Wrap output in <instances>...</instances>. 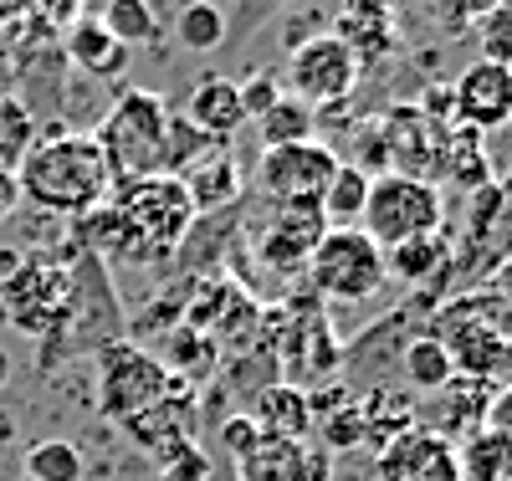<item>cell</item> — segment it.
I'll return each instance as SVG.
<instances>
[{"instance_id":"28","label":"cell","mask_w":512,"mask_h":481,"mask_svg":"<svg viewBox=\"0 0 512 481\" xmlns=\"http://www.w3.org/2000/svg\"><path fill=\"white\" fill-rule=\"evenodd\" d=\"M477 36H482V62L512 67V0H502L492 16L477 21Z\"/></svg>"},{"instance_id":"16","label":"cell","mask_w":512,"mask_h":481,"mask_svg":"<svg viewBox=\"0 0 512 481\" xmlns=\"http://www.w3.org/2000/svg\"><path fill=\"white\" fill-rule=\"evenodd\" d=\"M180 185H185V195H190V205H195V215H216V210H231L236 200H241V164L231 159V154H205L200 164H190L185 174H180Z\"/></svg>"},{"instance_id":"18","label":"cell","mask_w":512,"mask_h":481,"mask_svg":"<svg viewBox=\"0 0 512 481\" xmlns=\"http://www.w3.org/2000/svg\"><path fill=\"white\" fill-rule=\"evenodd\" d=\"M67 52L88 77H123V67H128V47H118L113 31L98 16H82L67 31Z\"/></svg>"},{"instance_id":"6","label":"cell","mask_w":512,"mask_h":481,"mask_svg":"<svg viewBox=\"0 0 512 481\" xmlns=\"http://www.w3.org/2000/svg\"><path fill=\"white\" fill-rule=\"evenodd\" d=\"M338 159L328 144L308 139V144H287V149H262V164H256V190H262L277 210H318Z\"/></svg>"},{"instance_id":"24","label":"cell","mask_w":512,"mask_h":481,"mask_svg":"<svg viewBox=\"0 0 512 481\" xmlns=\"http://www.w3.org/2000/svg\"><path fill=\"white\" fill-rule=\"evenodd\" d=\"M256 123H262V144H267V149L308 144L313 128H318V108H308V103H297L292 93H282V103H277L267 118H256Z\"/></svg>"},{"instance_id":"7","label":"cell","mask_w":512,"mask_h":481,"mask_svg":"<svg viewBox=\"0 0 512 481\" xmlns=\"http://www.w3.org/2000/svg\"><path fill=\"white\" fill-rule=\"evenodd\" d=\"M0 292H6V318L21 333H31V338L57 333L72 318V308H77L72 277L62 267H52V261H21Z\"/></svg>"},{"instance_id":"17","label":"cell","mask_w":512,"mask_h":481,"mask_svg":"<svg viewBox=\"0 0 512 481\" xmlns=\"http://www.w3.org/2000/svg\"><path fill=\"white\" fill-rule=\"evenodd\" d=\"M436 174H446V180H456L461 190H487L492 185V159H487V134H477V128H446L441 134V159H436Z\"/></svg>"},{"instance_id":"19","label":"cell","mask_w":512,"mask_h":481,"mask_svg":"<svg viewBox=\"0 0 512 481\" xmlns=\"http://www.w3.org/2000/svg\"><path fill=\"white\" fill-rule=\"evenodd\" d=\"M446 251H451V246H446L441 231H436V236H410V241H400V246L384 251V272L400 277V282H410V287H420V282L451 272V256H446Z\"/></svg>"},{"instance_id":"34","label":"cell","mask_w":512,"mask_h":481,"mask_svg":"<svg viewBox=\"0 0 512 481\" xmlns=\"http://www.w3.org/2000/svg\"><path fill=\"white\" fill-rule=\"evenodd\" d=\"M492 292L507 302V313H512V261H502V267L492 272Z\"/></svg>"},{"instance_id":"26","label":"cell","mask_w":512,"mask_h":481,"mask_svg":"<svg viewBox=\"0 0 512 481\" xmlns=\"http://www.w3.org/2000/svg\"><path fill=\"white\" fill-rule=\"evenodd\" d=\"M221 144L216 139H210V134H200V128L180 113H169V134H164V174H175V180H180V174L190 169V164H200L205 154H216Z\"/></svg>"},{"instance_id":"13","label":"cell","mask_w":512,"mask_h":481,"mask_svg":"<svg viewBox=\"0 0 512 481\" xmlns=\"http://www.w3.org/2000/svg\"><path fill=\"white\" fill-rule=\"evenodd\" d=\"M236 481H328V456L308 451V441L262 435L246 456H236Z\"/></svg>"},{"instance_id":"33","label":"cell","mask_w":512,"mask_h":481,"mask_svg":"<svg viewBox=\"0 0 512 481\" xmlns=\"http://www.w3.org/2000/svg\"><path fill=\"white\" fill-rule=\"evenodd\" d=\"M21 205V185H16V164L0 154V221H11Z\"/></svg>"},{"instance_id":"9","label":"cell","mask_w":512,"mask_h":481,"mask_svg":"<svg viewBox=\"0 0 512 481\" xmlns=\"http://www.w3.org/2000/svg\"><path fill=\"white\" fill-rule=\"evenodd\" d=\"M169 395V364L149 359L134 343H108L103 348V379H98V405L108 420H134L154 400Z\"/></svg>"},{"instance_id":"29","label":"cell","mask_w":512,"mask_h":481,"mask_svg":"<svg viewBox=\"0 0 512 481\" xmlns=\"http://www.w3.org/2000/svg\"><path fill=\"white\" fill-rule=\"evenodd\" d=\"M318 425H323V446H333V451L364 446V415H359V400L344 405V410H333V415H323Z\"/></svg>"},{"instance_id":"22","label":"cell","mask_w":512,"mask_h":481,"mask_svg":"<svg viewBox=\"0 0 512 481\" xmlns=\"http://www.w3.org/2000/svg\"><path fill=\"white\" fill-rule=\"evenodd\" d=\"M364 200H369V169H364V164H338L333 185H328V195H323V205H318L323 221H328V231L359 226Z\"/></svg>"},{"instance_id":"5","label":"cell","mask_w":512,"mask_h":481,"mask_svg":"<svg viewBox=\"0 0 512 481\" xmlns=\"http://www.w3.org/2000/svg\"><path fill=\"white\" fill-rule=\"evenodd\" d=\"M308 282L328 302H369L390 282V272H384V251L359 226H344V231H323L308 261Z\"/></svg>"},{"instance_id":"20","label":"cell","mask_w":512,"mask_h":481,"mask_svg":"<svg viewBox=\"0 0 512 481\" xmlns=\"http://www.w3.org/2000/svg\"><path fill=\"white\" fill-rule=\"evenodd\" d=\"M400 379L410 389H420V395H441V389L456 379V364L446 354V343L431 338V333H420L400 348Z\"/></svg>"},{"instance_id":"2","label":"cell","mask_w":512,"mask_h":481,"mask_svg":"<svg viewBox=\"0 0 512 481\" xmlns=\"http://www.w3.org/2000/svg\"><path fill=\"white\" fill-rule=\"evenodd\" d=\"M21 200L52 215H93L113 195V169L93 134H52L21 154L16 164Z\"/></svg>"},{"instance_id":"15","label":"cell","mask_w":512,"mask_h":481,"mask_svg":"<svg viewBox=\"0 0 512 481\" xmlns=\"http://www.w3.org/2000/svg\"><path fill=\"white\" fill-rule=\"evenodd\" d=\"M185 118L200 128V134H210L216 144H226L231 134H241V123H246L241 82H231V77H200V82L190 87Z\"/></svg>"},{"instance_id":"35","label":"cell","mask_w":512,"mask_h":481,"mask_svg":"<svg viewBox=\"0 0 512 481\" xmlns=\"http://www.w3.org/2000/svg\"><path fill=\"white\" fill-rule=\"evenodd\" d=\"M6 369H11V359H6V354H0V384H6Z\"/></svg>"},{"instance_id":"1","label":"cell","mask_w":512,"mask_h":481,"mask_svg":"<svg viewBox=\"0 0 512 481\" xmlns=\"http://www.w3.org/2000/svg\"><path fill=\"white\" fill-rule=\"evenodd\" d=\"M195 205L175 174H149V180H128L108 205L82 215V236L93 251L118 261H169L185 236L195 231Z\"/></svg>"},{"instance_id":"21","label":"cell","mask_w":512,"mask_h":481,"mask_svg":"<svg viewBox=\"0 0 512 481\" xmlns=\"http://www.w3.org/2000/svg\"><path fill=\"white\" fill-rule=\"evenodd\" d=\"M461 481H512V430H477L461 441Z\"/></svg>"},{"instance_id":"14","label":"cell","mask_w":512,"mask_h":481,"mask_svg":"<svg viewBox=\"0 0 512 481\" xmlns=\"http://www.w3.org/2000/svg\"><path fill=\"white\" fill-rule=\"evenodd\" d=\"M256 420V430L272 435V441H308L313 435V405H308V389L303 384H287V379H272L256 389V400L246 410Z\"/></svg>"},{"instance_id":"32","label":"cell","mask_w":512,"mask_h":481,"mask_svg":"<svg viewBox=\"0 0 512 481\" xmlns=\"http://www.w3.org/2000/svg\"><path fill=\"white\" fill-rule=\"evenodd\" d=\"M256 441H262V430H256L251 415H226V425H221V446H226L231 456H246Z\"/></svg>"},{"instance_id":"11","label":"cell","mask_w":512,"mask_h":481,"mask_svg":"<svg viewBox=\"0 0 512 481\" xmlns=\"http://www.w3.org/2000/svg\"><path fill=\"white\" fill-rule=\"evenodd\" d=\"M456 123L461 128H477V134H492V128H507L512 123V67H497V62H472L456 87Z\"/></svg>"},{"instance_id":"25","label":"cell","mask_w":512,"mask_h":481,"mask_svg":"<svg viewBox=\"0 0 512 481\" xmlns=\"http://www.w3.org/2000/svg\"><path fill=\"white\" fill-rule=\"evenodd\" d=\"M118 47H149V41H159V16L149 0H108L103 16H98Z\"/></svg>"},{"instance_id":"4","label":"cell","mask_w":512,"mask_h":481,"mask_svg":"<svg viewBox=\"0 0 512 481\" xmlns=\"http://www.w3.org/2000/svg\"><path fill=\"white\" fill-rule=\"evenodd\" d=\"M441 221H446V205H441V190L431 180H410V174H374L369 180L359 231L379 251H390L410 236H436Z\"/></svg>"},{"instance_id":"31","label":"cell","mask_w":512,"mask_h":481,"mask_svg":"<svg viewBox=\"0 0 512 481\" xmlns=\"http://www.w3.org/2000/svg\"><path fill=\"white\" fill-rule=\"evenodd\" d=\"M277 103H282V82H277V77H251V82H241V108H246V118H267Z\"/></svg>"},{"instance_id":"10","label":"cell","mask_w":512,"mask_h":481,"mask_svg":"<svg viewBox=\"0 0 512 481\" xmlns=\"http://www.w3.org/2000/svg\"><path fill=\"white\" fill-rule=\"evenodd\" d=\"M374 481H461V446L431 425H410L374 451Z\"/></svg>"},{"instance_id":"8","label":"cell","mask_w":512,"mask_h":481,"mask_svg":"<svg viewBox=\"0 0 512 481\" xmlns=\"http://www.w3.org/2000/svg\"><path fill=\"white\" fill-rule=\"evenodd\" d=\"M354 82H359V52L338 31L297 41L292 57H287V87H292V98L308 103V108H328L338 98H349Z\"/></svg>"},{"instance_id":"3","label":"cell","mask_w":512,"mask_h":481,"mask_svg":"<svg viewBox=\"0 0 512 481\" xmlns=\"http://www.w3.org/2000/svg\"><path fill=\"white\" fill-rule=\"evenodd\" d=\"M164 134H169V108L159 93L149 87H123L118 103L103 113L93 144L103 149L113 185L128 180H149V174H164Z\"/></svg>"},{"instance_id":"12","label":"cell","mask_w":512,"mask_h":481,"mask_svg":"<svg viewBox=\"0 0 512 481\" xmlns=\"http://www.w3.org/2000/svg\"><path fill=\"white\" fill-rule=\"evenodd\" d=\"M323 231H328L323 210H277L272 221L256 231V251H262V261L272 272H308Z\"/></svg>"},{"instance_id":"23","label":"cell","mask_w":512,"mask_h":481,"mask_svg":"<svg viewBox=\"0 0 512 481\" xmlns=\"http://www.w3.org/2000/svg\"><path fill=\"white\" fill-rule=\"evenodd\" d=\"M175 36H180V47L185 52H216L221 41H226V11L216 6V0H190V6H180L175 16Z\"/></svg>"},{"instance_id":"27","label":"cell","mask_w":512,"mask_h":481,"mask_svg":"<svg viewBox=\"0 0 512 481\" xmlns=\"http://www.w3.org/2000/svg\"><path fill=\"white\" fill-rule=\"evenodd\" d=\"M31 481H82V451L72 441H36L26 451Z\"/></svg>"},{"instance_id":"30","label":"cell","mask_w":512,"mask_h":481,"mask_svg":"<svg viewBox=\"0 0 512 481\" xmlns=\"http://www.w3.org/2000/svg\"><path fill=\"white\" fill-rule=\"evenodd\" d=\"M502 6V0H431L436 21H446L451 31H477L482 16H492Z\"/></svg>"}]
</instances>
